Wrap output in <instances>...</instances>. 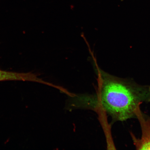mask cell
Here are the masks:
<instances>
[{"instance_id":"obj_4","label":"cell","mask_w":150,"mask_h":150,"mask_svg":"<svg viewBox=\"0 0 150 150\" xmlns=\"http://www.w3.org/2000/svg\"><path fill=\"white\" fill-rule=\"evenodd\" d=\"M31 78V74L29 72L17 73L0 70V81H29Z\"/></svg>"},{"instance_id":"obj_3","label":"cell","mask_w":150,"mask_h":150,"mask_svg":"<svg viewBox=\"0 0 150 150\" xmlns=\"http://www.w3.org/2000/svg\"><path fill=\"white\" fill-rule=\"evenodd\" d=\"M68 96L66 102L65 109L68 110L76 109H85L95 112L96 104V96L90 94H74Z\"/></svg>"},{"instance_id":"obj_1","label":"cell","mask_w":150,"mask_h":150,"mask_svg":"<svg viewBox=\"0 0 150 150\" xmlns=\"http://www.w3.org/2000/svg\"><path fill=\"white\" fill-rule=\"evenodd\" d=\"M97 76L95 112L98 117L110 116L112 123L136 119L135 111L142 103L150 102V86L131 79L117 77L99 67L93 55Z\"/></svg>"},{"instance_id":"obj_2","label":"cell","mask_w":150,"mask_h":150,"mask_svg":"<svg viewBox=\"0 0 150 150\" xmlns=\"http://www.w3.org/2000/svg\"><path fill=\"white\" fill-rule=\"evenodd\" d=\"M135 113L142 133L141 137L137 138L132 133H130L133 143L137 150H150V117L142 111L140 106L137 108Z\"/></svg>"}]
</instances>
